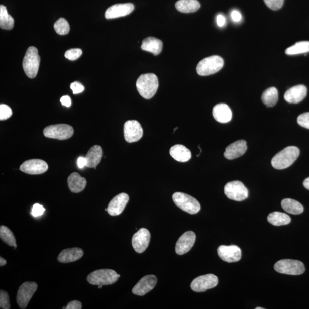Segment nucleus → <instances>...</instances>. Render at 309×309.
<instances>
[{
	"mask_svg": "<svg viewBox=\"0 0 309 309\" xmlns=\"http://www.w3.org/2000/svg\"><path fill=\"white\" fill-rule=\"evenodd\" d=\"M231 18L234 22H239L242 20V15L237 10H233L231 13Z\"/></svg>",
	"mask_w": 309,
	"mask_h": 309,
	"instance_id": "44",
	"label": "nucleus"
},
{
	"mask_svg": "<svg viewBox=\"0 0 309 309\" xmlns=\"http://www.w3.org/2000/svg\"><path fill=\"white\" fill-rule=\"evenodd\" d=\"M256 309H264V308L262 307H257Z\"/></svg>",
	"mask_w": 309,
	"mask_h": 309,
	"instance_id": "50",
	"label": "nucleus"
},
{
	"mask_svg": "<svg viewBox=\"0 0 309 309\" xmlns=\"http://www.w3.org/2000/svg\"><path fill=\"white\" fill-rule=\"evenodd\" d=\"M224 65V61L220 56H210L199 62L197 65L196 71L200 76H209L220 71Z\"/></svg>",
	"mask_w": 309,
	"mask_h": 309,
	"instance_id": "5",
	"label": "nucleus"
},
{
	"mask_svg": "<svg viewBox=\"0 0 309 309\" xmlns=\"http://www.w3.org/2000/svg\"><path fill=\"white\" fill-rule=\"evenodd\" d=\"M14 27V19L8 14L7 8L0 6V27L3 30H11Z\"/></svg>",
	"mask_w": 309,
	"mask_h": 309,
	"instance_id": "31",
	"label": "nucleus"
},
{
	"mask_svg": "<svg viewBox=\"0 0 309 309\" xmlns=\"http://www.w3.org/2000/svg\"><path fill=\"white\" fill-rule=\"evenodd\" d=\"M73 133V127L66 124L49 126L43 131L45 137L58 140H67L71 138Z\"/></svg>",
	"mask_w": 309,
	"mask_h": 309,
	"instance_id": "8",
	"label": "nucleus"
},
{
	"mask_svg": "<svg viewBox=\"0 0 309 309\" xmlns=\"http://www.w3.org/2000/svg\"><path fill=\"white\" fill-rule=\"evenodd\" d=\"M0 238L8 246L14 247L15 249L17 247L14 235L7 227L3 225L0 227Z\"/></svg>",
	"mask_w": 309,
	"mask_h": 309,
	"instance_id": "34",
	"label": "nucleus"
},
{
	"mask_svg": "<svg viewBox=\"0 0 309 309\" xmlns=\"http://www.w3.org/2000/svg\"><path fill=\"white\" fill-rule=\"evenodd\" d=\"M121 275L111 269H100L92 272L87 277L90 285L106 286L113 285L118 281Z\"/></svg>",
	"mask_w": 309,
	"mask_h": 309,
	"instance_id": "3",
	"label": "nucleus"
},
{
	"mask_svg": "<svg viewBox=\"0 0 309 309\" xmlns=\"http://www.w3.org/2000/svg\"><path fill=\"white\" fill-rule=\"evenodd\" d=\"M297 122L300 126L309 129V113L300 115L297 118Z\"/></svg>",
	"mask_w": 309,
	"mask_h": 309,
	"instance_id": "40",
	"label": "nucleus"
},
{
	"mask_svg": "<svg viewBox=\"0 0 309 309\" xmlns=\"http://www.w3.org/2000/svg\"><path fill=\"white\" fill-rule=\"evenodd\" d=\"M54 29L57 34L67 35L70 31V27L67 20L60 18L54 24Z\"/></svg>",
	"mask_w": 309,
	"mask_h": 309,
	"instance_id": "35",
	"label": "nucleus"
},
{
	"mask_svg": "<svg viewBox=\"0 0 309 309\" xmlns=\"http://www.w3.org/2000/svg\"><path fill=\"white\" fill-rule=\"evenodd\" d=\"M170 154L176 161L183 163L188 162L192 156L190 150L182 144H176L172 146Z\"/></svg>",
	"mask_w": 309,
	"mask_h": 309,
	"instance_id": "24",
	"label": "nucleus"
},
{
	"mask_svg": "<svg viewBox=\"0 0 309 309\" xmlns=\"http://www.w3.org/2000/svg\"><path fill=\"white\" fill-rule=\"evenodd\" d=\"M68 185L70 191L73 193H79L85 189L86 180L78 173L73 172L68 178Z\"/></svg>",
	"mask_w": 309,
	"mask_h": 309,
	"instance_id": "27",
	"label": "nucleus"
},
{
	"mask_svg": "<svg viewBox=\"0 0 309 309\" xmlns=\"http://www.w3.org/2000/svg\"><path fill=\"white\" fill-rule=\"evenodd\" d=\"M224 192L229 199L234 201H242L248 197V190L240 181H233L227 183Z\"/></svg>",
	"mask_w": 309,
	"mask_h": 309,
	"instance_id": "9",
	"label": "nucleus"
},
{
	"mask_svg": "<svg viewBox=\"0 0 309 309\" xmlns=\"http://www.w3.org/2000/svg\"><path fill=\"white\" fill-rule=\"evenodd\" d=\"M218 283V278L217 276L209 274L200 276L193 279L191 284V287L193 291L201 292L215 287L217 286Z\"/></svg>",
	"mask_w": 309,
	"mask_h": 309,
	"instance_id": "11",
	"label": "nucleus"
},
{
	"mask_svg": "<svg viewBox=\"0 0 309 309\" xmlns=\"http://www.w3.org/2000/svg\"><path fill=\"white\" fill-rule=\"evenodd\" d=\"M7 264V261L6 259H4L3 258H0V266H3Z\"/></svg>",
	"mask_w": 309,
	"mask_h": 309,
	"instance_id": "49",
	"label": "nucleus"
},
{
	"mask_svg": "<svg viewBox=\"0 0 309 309\" xmlns=\"http://www.w3.org/2000/svg\"><path fill=\"white\" fill-rule=\"evenodd\" d=\"M60 102L62 105L67 107H69L72 104L71 98L68 96H64L62 97L60 99Z\"/></svg>",
	"mask_w": 309,
	"mask_h": 309,
	"instance_id": "45",
	"label": "nucleus"
},
{
	"mask_svg": "<svg viewBox=\"0 0 309 309\" xmlns=\"http://www.w3.org/2000/svg\"><path fill=\"white\" fill-rule=\"evenodd\" d=\"M213 115L217 122L221 123H228L232 119V110L224 103H220L214 107Z\"/></svg>",
	"mask_w": 309,
	"mask_h": 309,
	"instance_id": "22",
	"label": "nucleus"
},
{
	"mask_svg": "<svg viewBox=\"0 0 309 309\" xmlns=\"http://www.w3.org/2000/svg\"><path fill=\"white\" fill-rule=\"evenodd\" d=\"M48 166L46 162L41 159H31L24 162L20 170L30 175H40L48 170Z\"/></svg>",
	"mask_w": 309,
	"mask_h": 309,
	"instance_id": "15",
	"label": "nucleus"
},
{
	"mask_svg": "<svg viewBox=\"0 0 309 309\" xmlns=\"http://www.w3.org/2000/svg\"><path fill=\"white\" fill-rule=\"evenodd\" d=\"M71 88L73 93L75 94L80 93L84 90V86L77 81L72 82L71 84Z\"/></svg>",
	"mask_w": 309,
	"mask_h": 309,
	"instance_id": "42",
	"label": "nucleus"
},
{
	"mask_svg": "<svg viewBox=\"0 0 309 309\" xmlns=\"http://www.w3.org/2000/svg\"><path fill=\"white\" fill-rule=\"evenodd\" d=\"M303 186L309 190V178L304 180Z\"/></svg>",
	"mask_w": 309,
	"mask_h": 309,
	"instance_id": "48",
	"label": "nucleus"
},
{
	"mask_svg": "<svg viewBox=\"0 0 309 309\" xmlns=\"http://www.w3.org/2000/svg\"><path fill=\"white\" fill-rule=\"evenodd\" d=\"M267 221L270 224L276 226L289 224L291 218L287 214L281 212L271 213L267 217Z\"/></svg>",
	"mask_w": 309,
	"mask_h": 309,
	"instance_id": "30",
	"label": "nucleus"
},
{
	"mask_svg": "<svg viewBox=\"0 0 309 309\" xmlns=\"http://www.w3.org/2000/svg\"><path fill=\"white\" fill-rule=\"evenodd\" d=\"M247 150L246 142L244 140H240L226 147L224 156L227 159H235L244 155Z\"/></svg>",
	"mask_w": 309,
	"mask_h": 309,
	"instance_id": "20",
	"label": "nucleus"
},
{
	"mask_svg": "<svg viewBox=\"0 0 309 309\" xmlns=\"http://www.w3.org/2000/svg\"><path fill=\"white\" fill-rule=\"evenodd\" d=\"M38 287V285L34 282H24L20 286L17 294V303L20 308H27Z\"/></svg>",
	"mask_w": 309,
	"mask_h": 309,
	"instance_id": "10",
	"label": "nucleus"
},
{
	"mask_svg": "<svg viewBox=\"0 0 309 309\" xmlns=\"http://www.w3.org/2000/svg\"><path fill=\"white\" fill-rule=\"evenodd\" d=\"M196 240V235L192 231L184 233L177 241L175 251L177 254L183 255L188 252L194 245Z\"/></svg>",
	"mask_w": 309,
	"mask_h": 309,
	"instance_id": "17",
	"label": "nucleus"
},
{
	"mask_svg": "<svg viewBox=\"0 0 309 309\" xmlns=\"http://www.w3.org/2000/svg\"><path fill=\"white\" fill-rule=\"evenodd\" d=\"M175 204L184 212L190 214L198 213L200 204L194 197L183 192H175L172 196Z\"/></svg>",
	"mask_w": 309,
	"mask_h": 309,
	"instance_id": "6",
	"label": "nucleus"
},
{
	"mask_svg": "<svg viewBox=\"0 0 309 309\" xmlns=\"http://www.w3.org/2000/svg\"><path fill=\"white\" fill-rule=\"evenodd\" d=\"M309 52V41H303L295 43L285 51L287 55H296Z\"/></svg>",
	"mask_w": 309,
	"mask_h": 309,
	"instance_id": "33",
	"label": "nucleus"
},
{
	"mask_svg": "<svg viewBox=\"0 0 309 309\" xmlns=\"http://www.w3.org/2000/svg\"><path fill=\"white\" fill-rule=\"evenodd\" d=\"M0 308L2 309H10V296L7 292L2 290L0 291Z\"/></svg>",
	"mask_w": 309,
	"mask_h": 309,
	"instance_id": "37",
	"label": "nucleus"
},
{
	"mask_svg": "<svg viewBox=\"0 0 309 309\" xmlns=\"http://www.w3.org/2000/svg\"><path fill=\"white\" fill-rule=\"evenodd\" d=\"M262 100L268 107L274 106L278 100V92L277 88L271 87L263 93Z\"/></svg>",
	"mask_w": 309,
	"mask_h": 309,
	"instance_id": "32",
	"label": "nucleus"
},
{
	"mask_svg": "<svg viewBox=\"0 0 309 309\" xmlns=\"http://www.w3.org/2000/svg\"><path fill=\"white\" fill-rule=\"evenodd\" d=\"M274 269L278 273L299 275L302 274L305 271V267L302 262L292 259H282L274 265Z\"/></svg>",
	"mask_w": 309,
	"mask_h": 309,
	"instance_id": "7",
	"label": "nucleus"
},
{
	"mask_svg": "<svg viewBox=\"0 0 309 309\" xmlns=\"http://www.w3.org/2000/svg\"><path fill=\"white\" fill-rule=\"evenodd\" d=\"M300 154L298 147L289 146L280 151L271 160V164L277 170L289 167L297 159Z\"/></svg>",
	"mask_w": 309,
	"mask_h": 309,
	"instance_id": "1",
	"label": "nucleus"
},
{
	"mask_svg": "<svg viewBox=\"0 0 309 309\" xmlns=\"http://www.w3.org/2000/svg\"><path fill=\"white\" fill-rule=\"evenodd\" d=\"M129 201V196L126 193H121L111 200L107 208V212L111 216L120 215Z\"/></svg>",
	"mask_w": 309,
	"mask_h": 309,
	"instance_id": "19",
	"label": "nucleus"
},
{
	"mask_svg": "<svg viewBox=\"0 0 309 309\" xmlns=\"http://www.w3.org/2000/svg\"><path fill=\"white\" fill-rule=\"evenodd\" d=\"M175 7L182 13H193L199 9L200 4L197 0H179L176 3Z\"/></svg>",
	"mask_w": 309,
	"mask_h": 309,
	"instance_id": "28",
	"label": "nucleus"
},
{
	"mask_svg": "<svg viewBox=\"0 0 309 309\" xmlns=\"http://www.w3.org/2000/svg\"><path fill=\"white\" fill-rule=\"evenodd\" d=\"M66 308L67 309H81L82 304L80 301H78V300H72V301L68 303L67 307H66Z\"/></svg>",
	"mask_w": 309,
	"mask_h": 309,
	"instance_id": "43",
	"label": "nucleus"
},
{
	"mask_svg": "<svg viewBox=\"0 0 309 309\" xmlns=\"http://www.w3.org/2000/svg\"><path fill=\"white\" fill-rule=\"evenodd\" d=\"M40 57L38 49L34 47H29L24 57L23 67L25 73L28 77H36L39 71Z\"/></svg>",
	"mask_w": 309,
	"mask_h": 309,
	"instance_id": "4",
	"label": "nucleus"
},
{
	"mask_svg": "<svg viewBox=\"0 0 309 309\" xmlns=\"http://www.w3.org/2000/svg\"><path fill=\"white\" fill-rule=\"evenodd\" d=\"M12 115V111L10 107L6 105H0V120H7Z\"/></svg>",
	"mask_w": 309,
	"mask_h": 309,
	"instance_id": "38",
	"label": "nucleus"
},
{
	"mask_svg": "<svg viewBox=\"0 0 309 309\" xmlns=\"http://www.w3.org/2000/svg\"><path fill=\"white\" fill-rule=\"evenodd\" d=\"M307 90L305 86L298 85L293 86L288 89L286 92L284 98L289 103L297 104L301 102L307 95Z\"/></svg>",
	"mask_w": 309,
	"mask_h": 309,
	"instance_id": "21",
	"label": "nucleus"
},
{
	"mask_svg": "<svg viewBox=\"0 0 309 309\" xmlns=\"http://www.w3.org/2000/svg\"><path fill=\"white\" fill-rule=\"evenodd\" d=\"M103 151L101 146L95 145L90 148L85 156L86 159V167L96 169V166L101 162L102 158Z\"/></svg>",
	"mask_w": 309,
	"mask_h": 309,
	"instance_id": "25",
	"label": "nucleus"
},
{
	"mask_svg": "<svg viewBox=\"0 0 309 309\" xmlns=\"http://www.w3.org/2000/svg\"><path fill=\"white\" fill-rule=\"evenodd\" d=\"M266 5L272 10L281 9L283 5L284 0H263Z\"/></svg>",
	"mask_w": 309,
	"mask_h": 309,
	"instance_id": "39",
	"label": "nucleus"
},
{
	"mask_svg": "<svg viewBox=\"0 0 309 309\" xmlns=\"http://www.w3.org/2000/svg\"><path fill=\"white\" fill-rule=\"evenodd\" d=\"M142 127L137 121H127L124 125V136L128 143L137 142L142 138Z\"/></svg>",
	"mask_w": 309,
	"mask_h": 309,
	"instance_id": "12",
	"label": "nucleus"
},
{
	"mask_svg": "<svg viewBox=\"0 0 309 309\" xmlns=\"http://www.w3.org/2000/svg\"><path fill=\"white\" fill-rule=\"evenodd\" d=\"M151 234L147 229L142 228L134 234L132 239V245L138 253H142L150 244Z\"/></svg>",
	"mask_w": 309,
	"mask_h": 309,
	"instance_id": "13",
	"label": "nucleus"
},
{
	"mask_svg": "<svg viewBox=\"0 0 309 309\" xmlns=\"http://www.w3.org/2000/svg\"><path fill=\"white\" fill-rule=\"evenodd\" d=\"M217 23L220 27H224L226 23L225 16L222 15H218L217 17Z\"/></svg>",
	"mask_w": 309,
	"mask_h": 309,
	"instance_id": "46",
	"label": "nucleus"
},
{
	"mask_svg": "<svg viewBox=\"0 0 309 309\" xmlns=\"http://www.w3.org/2000/svg\"><path fill=\"white\" fill-rule=\"evenodd\" d=\"M45 212V209L43 205L39 204H35L32 209V215L35 217L42 216Z\"/></svg>",
	"mask_w": 309,
	"mask_h": 309,
	"instance_id": "41",
	"label": "nucleus"
},
{
	"mask_svg": "<svg viewBox=\"0 0 309 309\" xmlns=\"http://www.w3.org/2000/svg\"><path fill=\"white\" fill-rule=\"evenodd\" d=\"M87 162L85 158L80 157L77 159V166L79 168H83L86 167Z\"/></svg>",
	"mask_w": 309,
	"mask_h": 309,
	"instance_id": "47",
	"label": "nucleus"
},
{
	"mask_svg": "<svg viewBox=\"0 0 309 309\" xmlns=\"http://www.w3.org/2000/svg\"><path fill=\"white\" fill-rule=\"evenodd\" d=\"M159 81L153 73L144 74L138 78L137 88L140 94L146 99H150L157 92Z\"/></svg>",
	"mask_w": 309,
	"mask_h": 309,
	"instance_id": "2",
	"label": "nucleus"
},
{
	"mask_svg": "<svg viewBox=\"0 0 309 309\" xmlns=\"http://www.w3.org/2000/svg\"><path fill=\"white\" fill-rule=\"evenodd\" d=\"M158 279L154 275H148L142 278L133 289L134 294L143 296L151 291L157 283Z\"/></svg>",
	"mask_w": 309,
	"mask_h": 309,
	"instance_id": "18",
	"label": "nucleus"
},
{
	"mask_svg": "<svg viewBox=\"0 0 309 309\" xmlns=\"http://www.w3.org/2000/svg\"><path fill=\"white\" fill-rule=\"evenodd\" d=\"M217 252L222 260L228 263L238 262L242 257L241 250L236 245L220 246Z\"/></svg>",
	"mask_w": 309,
	"mask_h": 309,
	"instance_id": "14",
	"label": "nucleus"
},
{
	"mask_svg": "<svg viewBox=\"0 0 309 309\" xmlns=\"http://www.w3.org/2000/svg\"><path fill=\"white\" fill-rule=\"evenodd\" d=\"M83 255V250L78 247H73L62 251L57 257V260L63 263L73 262L79 260Z\"/></svg>",
	"mask_w": 309,
	"mask_h": 309,
	"instance_id": "23",
	"label": "nucleus"
},
{
	"mask_svg": "<svg viewBox=\"0 0 309 309\" xmlns=\"http://www.w3.org/2000/svg\"><path fill=\"white\" fill-rule=\"evenodd\" d=\"M134 10L131 3L117 4L108 8L105 12L107 19H117L130 15Z\"/></svg>",
	"mask_w": 309,
	"mask_h": 309,
	"instance_id": "16",
	"label": "nucleus"
},
{
	"mask_svg": "<svg viewBox=\"0 0 309 309\" xmlns=\"http://www.w3.org/2000/svg\"><path fill=\"white\" fill-rule=\"evenodd\" d=\"M82 50L79 48L69 49L65 53V57L71 61H75L79 58L82 55Z\"/></svg>",
	"mask_w": 309,
	"mask_h": 309,
	"instance_id": "36",
	"label": "nucleus"
},
{
	"mask_svg": "<svg viewBox=\"0 0 309 309\" xmlns=\"http://www.w3.org/2000/svg\"><path fill=\"white\" fill-rule=\"evenodd\" d=\"M142 50L152 53L155 56H157L161 53L163 49V43L161 40L149 37L142 41L141 46Z\"/></svg>",
	"mask_w": 309,
	"mask_h": 309,
	"instance_id": "26",
	"label": "nucleus"
},
{
	"mask_svg": "<svg viewBox=\"0 0 309 309\" xmlns=\"http://www.w3.org/2000/svg\"><path fill=\"white\" fill-rule=\"evenodd\" d=\"M282 207L285 212L293 215H299L303 212V205L298 201L292 199H285L282 201Z\"/></svg>",
	"mask_w": 309,
	"mask_h": 309,
	"instance_id": "29",
	"label": "nucleus"
}]
</instances>
